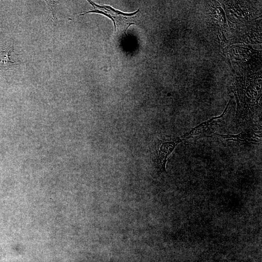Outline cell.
Returning a JSON list of instances; mask_svg holds the SVG:
<instances>
[{
  "instance_id": "7a4b0ae2",
  "label": "cell",
  "mask_w": 262,
  "mask_h": 262,
  "mask_svg": "<svg viewBox=\"0 0 262 262\" xmlns=\"http://www.w3.org/2000/svg\"><path fill=\"white\" fill-rule=\"evenodd\" d=\"M229 103L230 102L220 115L213 117L201 123L186 132L180 137L181 139L185 141L195 140L203 137H210L214 134L215 131L221 128L225 123L229 110Z\"/></svg>"
},
{
  "instance_id": "3957f363",
  "label": "cell",
  "mask_w": 262,
  "mask_h": 262,
  "mask_svg": "<svg viewBox=\"0 0 262 262\" xmlns=\"http://www.w3.org/2000/svg\"><path fill=\"white\" fill-rule=\"evenodd\" d=\"M182 141L180 138L176 137L164 139L160 141L157 146L156 156V164L160 173H166L165 166L167 159L176 147Z\"/></svg>"
},
{
  "instance_id": "277c9868",
  "label": "cell",
  "mask_w": 262,
  "mask_h": 262,
  "mask_svg": "<svg viewBox=\"0 0 262 262\" xmlns=\"http://www.w3.org/2000/svg\"><path fill=\"white\" fill-rule=\"evenodd\" d=\"M227 141L236 142L247 145H256L262 142V133H257L251 127H247L237 134H223L215 133Z\"/></svg>"
},
{
  "instance_id": "6da1fadb",
  "label": "cell",
  "mask_w": 262,
  "mask_h": 262,
  "mask_svg": "<svg viewBox=\"0 0 262 262\" xmlns=\"http://www.w3.org/2000/svg\"><path fill=\"white\" fill-rule=\"evenodd\" d=\"M237 102L235 122L238 125L251 122L261 109V88L256 84H237L235 89Z\"/></svg>"
},
{
  "instance_id": "5b68a950",
  "label": "cell",
  "mask_w": 262,
  "mask_h": 262,
  "mask_svg": "<svg viewBox=\"0 0 262 262\" xmlns=\"http://www.w3.org/2000/svg\"><path fill=\"white\" fill-rule=\"evenodd\" d=\"M13 49L10 48H4L0 51V69H6L11 66L16 65L10 58L11 52Z\"/></svg>"
},
{
  "instance_id": "8992f818",
  "label": "cell",
  "mask_w": 262,
  "mask_h": 262,
  "mask_svg": "<svg viewBox=\"0 0 262 262\" xmlns=\"http://www.w3.org/2000/svg\"><path fill=\"white\" fill-rule=\"evenodd\" d=\"M101 13V14H104V15L107 16L108 17H110L111 19H112V20L114 22V25H115V20L114 19L111 17L110 16H109V15L108 14H105V13L101 11H99V10H92V11H88V12H85L84 13V14H82L81 15H83L84 14H87V13Z\"/></svg>"
},
{
  "instance_id": "52a82bcc",
  "label": "cell",
  "mask_w": 262,
  "mask_h": 262,
  "mask_svg": "<svg viewBox=\"0 0 262 262\" xmlns=\"http://www.w3.org/2000/svg\"><path fill=\"white\" fill-rule=\"evenodd\" d=\"M110 262H111V261Z\"/></svg>"
}]
</instances>
